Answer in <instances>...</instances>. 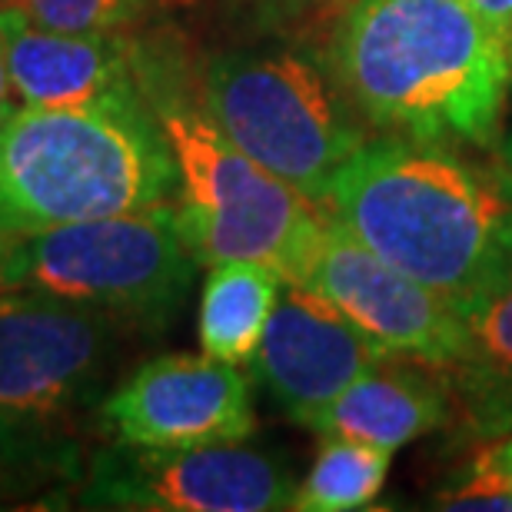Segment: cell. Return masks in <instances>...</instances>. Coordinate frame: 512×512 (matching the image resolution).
Segmentation results:
<instances>
[{
    "mask_svg": "<svg viewBox=\"0 0 512 512\" xmlns=\"http://www.w3.org/2000/svg\"><path fill=\"white\" fill-rule=\"evenodd\" d=\"M326 213L396 270L469 313L512 270V167L389 133L333 177Z\"/></svg>",
    "mask_w": 512,
    "mask_h": 512,
    "instance_id": "cell-1",
    "label": "cell"
},
{
    "mask_svg": "<svg viewBox=\"0 0 512 512\" xmlns=\"http://www.w3.org/2000/svg\"><path fill=\"white\" fill-rule=\"evenodd\" d=\"M343 97L399 137L496 140L512 84V44L463 0H350L333 27Z\"/></svg>",
    "mask_w": 512,
    "mask_h": 512,
    "instance_id": "cell-2",
    "label": "cell"
},
{
    "mask_svg": "<svg viewBox=\"0 0 512 512\" xmlns=\"http://www.w3.org/2000/svg\"><path fill=\"white\" fill-rule=\"evenodd\" d=\"M177 193L147 94L84 107H14L0 120V253L30 233L163 207Z\"/></svg>",
    "mask_w": 512,
    "mask_h": 512,
    "instance_id": "cell-3",
    "label": "cell"
},
{
    "mask_svg": "<svg viewBox=\"0 0 512 512\" xmlns=\"http://www.w3.org/2000/svg\"><path fill=\"white\" fill-rule=\"evenodd\" d=\"M150 104L177 163V223L193 260H256L286 283H306L330 213L247 157L203 107Z\"/></svg>",
    "mask_w": 512,
    "mask_h": 512,
    "instance_id": "cell-4",
    "label": "cell"
},
{
    "mask_svg": "<svg viewBox=\"0 0 512 512\" xmlns=\"http://www.w3.org/2000/svg\"><path fill=\"white\" fill-rule=\"evenodd\" d=\"M114 316L34 290H0V473L74 463L77 419L104 383Z\"/></svg>",
    "mask_w": 512,
    "mask_h": 512,
    "instance_id": "cell-5",
    "label": "cell"
},
{
    "mask_svg": "<svg viewBox=\"0 0 512 512\" xmlns=\"http://www.w3.org/2000/svg\"><path fill=\"white\" fill-rule=\"evenodd\" d=\"M203 110L247 157L323 210L333 177L366 143L340 84L293 50L217 57L203 77Z\"/></svg>",
    "mask_w": 512,
    "mask_h": 512,
    "instance_id": "cell-6",
    "label": "cell"
},
{
    "mask_svg": "<svg viewBox=\"0 0 512 512\" xmlns=\"http://www.w3.org/2000/svg\"><path fill=\"white\" fill-rule=\"evenodd\" d=\"M193 266L170 203L50 227L0 253L4 286L94 306L114 320L150 323L177 310Z\"/></svg>",
    "mask_w": 512,
    "mask_h": 512,
    "instance_id": "cell-7",
    "label": "cell"
},
{
    "mask_svg": "<svg viewBox=\"0 0 512 512\" xmlns=\"http://www.w3.org/2000/svg\"><path fill=\"white\" fill-rule=\"evenodd\" d=\"M80 506L160 512L293 509V476L263 449L210 443L147 449L120 443L90 463Z\"/></svg>",
    "mask_w": 512,
    "mask_h": 512,
    "instance_id": "cell-8",
    "label": "cell"
},
{
    "mask_svg": "<svg viewBox=\"0 0 512 512\" xmlns=\"http://www.w3.org/2000/svg\"><path fill=\"white\" fill-rule=\"evenodd\" d=\"M306 286L336 303L386 360L446 370L466 346V313L446 296L396 270L330 217Z\"/></svg>",
    "mask_w": 512,
    "mask_h": 512,
    "instance_id": "cell-9",
    "label": "cell"
},
{
    "mask_svg": "<svg viewBox=\"0 0 512 512\" xmlns=\"http://www.w3.org/2000/svg\"><path fill=\"white\" fill-rule=\"evenodd\" d=\"M104 423L117 443L147 449L243 443L256 429L250 380L210 353H167L110 393Z\"/></svg>",
    "mask_w": 512,
    "mask_h": 512,
    "instance_id": "cell-10",
    "label": "cell"
},
{
    "mask_svg": "<svg viewBox=\"0 0 512 512\" xmlns=\"http://www.w3.org/2000/svg\"><path fill=\"white\" fill-rule=\"evenodd\" d=\"M380 363L389 360L370 336L306 283H283L280 303L253 353L260 383L303 426Z\"/></svg>",
    "mask_w": 512,
    "mask_h": 512,
    "instance_id": "cell-11",
    "label": "cell"
},
{
    "mask_svg": "<svg viewBox=\"0 0 512 512\" xmlns=\"http://www.w3.org/2000/svg\"><path fill=\"white\" fill-rule=\"evenodd\" d=\"M17 107H84L120 94H147L137 47L114 34H67L0 4Z\"/></svg>",
    "mask_w": 512,
    "mask_h": 512,
    "instance_id": "cell-12",
    "label": "cell"
},
{
    "mask_svg": "<svg viewBox=\"0 0 512 512\" xmlns=\"http://www.w3.org/2000/svg\"><path fill=\"white\" fill-rule=\"evenodd\" d=\"M446 423V393L416 370L373 366L346 386L310 429L320 436H346L396 453L399 446Z\"/></svg>",
    "mask_w": 512,
    "mask_h": 512,
    "instance_id": "cell-13",
    "label": "cell"
},
{
    "mask_svg": "<svg viewBox=\"0 0 512 512\" xmlns=\"http://www.w3.org/2000/svg\"><path fill=\"white\" fill-rule=\"evenodd\" d=\"M466 416L483 436L512 429V270L466 313V346L453 366Z\"/></svg>",
    "mask_w": 512,
    "mask_h": 512,
    "instance_id": "cell-14",
    "label": "cell"
},
{
    "mask_svg": "<svg viewBox=\"0 0 512 512\" xmlns=\"http://www.w3.org/2000/svg\"><path fill=\"white\" fill-rule=\"evenodd\" d=\"M283 273L270 263H217L200 296V346L227 363H250L280 303Z\"/></svg>",
    "mask_w": 512,
    "mask_h": 512,
    "instance_id": "cell-15",
    "label": "cell"
},
{
    "mask_svg": "<svg viewBox=\"0 0 512 512\" xmlns=\"http://www.w3.org/2000/svg\"><path fill=\"white\" fill-rule=\"evenodd\" d=\"M389 449L346 436H326L310 473L296 486L293 509L353 512L380 499L389 476Z\"/></svg>",
    "mask_w": 512,
    "mask_h": 512,
    "instance_id": "cell-16",
    "label": "cell"
},
{
    "mask_svg": "<svg viewBox=\"0 0 512 512\" xmlns=\"http://www.w3.org/2000/svg\"><path fill=\"white\" fill-rule=\"evenodd\" d=\"M37 24L67 34H114L140 14L147 0H10Z\"/></svg>",
    "mask_w": 512,
    "mask_h": 512,
    "instance_id": "cell-17",
    "label": "cell"
},
{
    "mask_svg": "<svg viewBox=\"0 0 512 512\" xmlns=\"http://www.w3.org/2000/svg\"><path fill=\"white\" fill-rule=\"evenodd\" d=\"M436 509H459V512H512V479L499 469L493 449H483L466 476L456 486L443 489L436 496Z\"/></svg>",
    "mask_w": 512,
    "mask_h": 512,
    "instance_id": "cell-18",
    "label": "cell"
},
{
    "mask_svg": "<svg viewBox=\"0 0 512 512\" xmlns=\"http://www.w3.org/2000/svg\"><path fill=\"white\" fill-rule=\"evenodd\" d=\"M512 44V0H463Z\"/></svg>",
    "mask_w": 512,
    "mask_h": 512,
    "instance_id": "cell-19",
    "label": "cell"
},
{
    "mask_svg": "<svg viewBox=\"0 0 512 512\" xmlns=\"http://www.w3.org/2000/svg\"><path fill=\"white\" fill-rule=\"evenodd\" d=\"M14 110V84H10V60H7V40L0 30V120Z\"/></svg>",
    "mask_w": 512,
    "mask_h": 512,
    "instance_id": "cell-20",
    "label": "cell"
},
{
    "mask_svg": "<svg viewBox=\"0 0 512 512\" xmlns=\"http://www.w3.org/2000/svg\"><path fill=\"white\" fill-rule=\"evenodd\" d=\"M250 4L270 10V14H306V10L326 7L333 0H250Z\"/></svg>",
    "mask_w": 512,
    "mask_h": 512,
    "instance_id": "cell-21",
    "label": "cell"
},
{
    "mask_svg": "<svg viewBox=\"0 0 512 512\" xmlns=\"http://www.w3.org/2000/svg\"><path fill=\"white\" fill-rule=\"evenodd\" d=\"M493 449V459L499 463V469L512 479V436L509 439H503V443H496V446H489Z\"/></svg>",
    "mask_w": 512,
    "mask_h": 512,
    "instance_id": "cell-22",
    "label": "cell"
},
{
    "mask_svg": "<svg viewBox=\"0 0 512 512\" xmlns=\"http://www.w3.org/2000/svg\"><path fill=\"white\" fill-rule=\"evenodd\" d=\"M503 160L512 167V127H509V133H506V143H503Z\"/></svg>",
    "mask_w": 512,
    "mask_h": 512,
    "instance_id": "cell-23",
    "label": "cell"
},
{
    "mask_svg": "<svg viewBox=\"0 0 512 512\" xmlns=\"http://www.w3.org/2000/svg\"><path fill=\"white\" fill-rule=\"evenodd\" d=\"M0 290H4V276H0Z\"/></svg>",
    "mask_w": 512,
    "mask_h": 512,
    "instance_id": "cell-24",
    "label": "cell"
}]
</instances>
